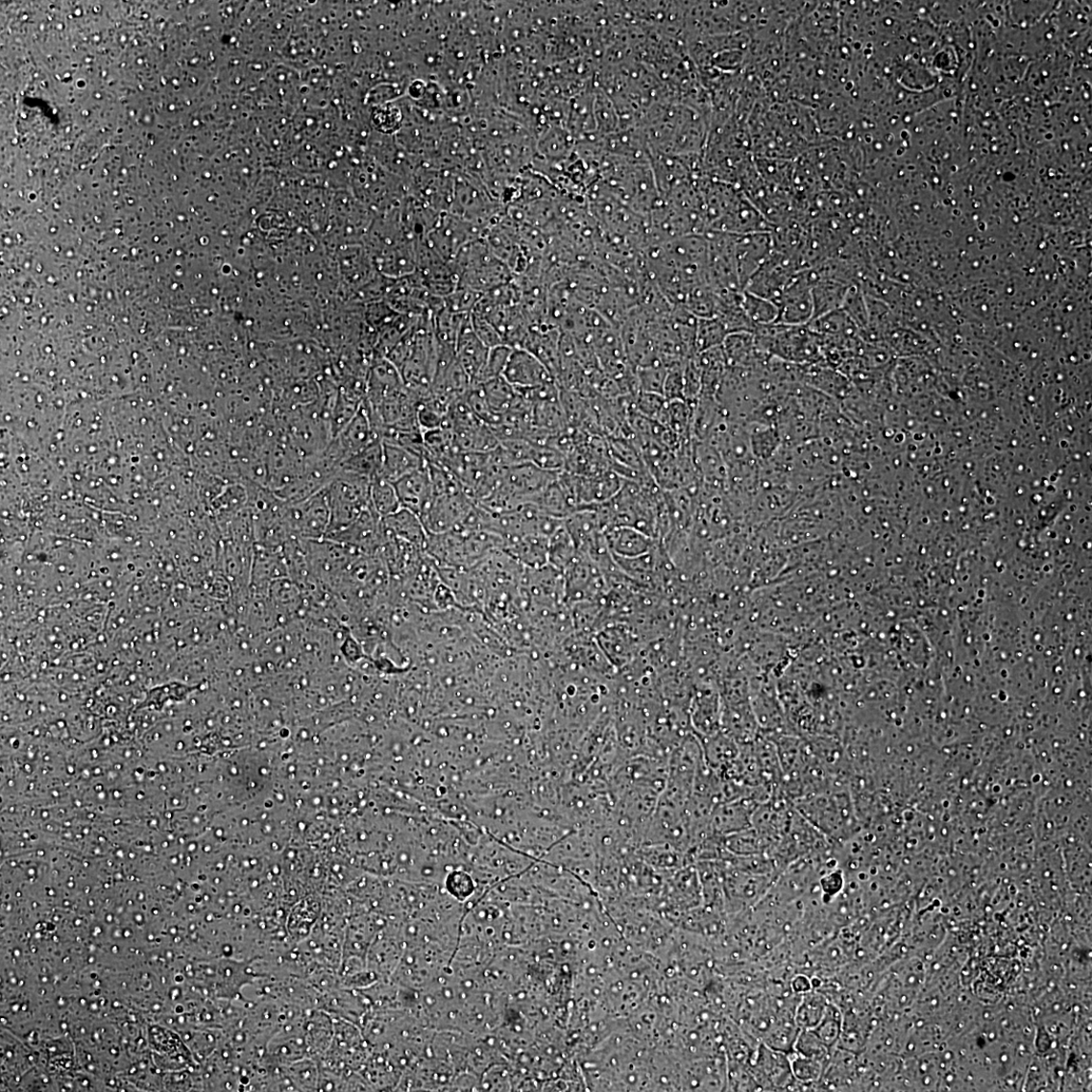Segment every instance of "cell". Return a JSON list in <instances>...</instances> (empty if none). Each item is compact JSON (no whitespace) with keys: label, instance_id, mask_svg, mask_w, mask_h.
I'll return each mask as SVG.
<instances>
[{"label":"cell","instance_id":"obj_3","mask_svg":"<svg viewBox=\"0 0 1092 1092\" xmlns=\"http://www.w3.org/2000/svg\"><path fill=\"white\" fill-rule=\"evenodd\" d=\"M846 790L819 791L807 799H799L798 813L823 836L845 838L852 820Z\"/></svg>","mask_w":1092,"mask_h":1092},{"label":"cell","instance_id":"obj_18","mask_svg":"<svg viewBox=\"0 0 1092 1092\" xmlns=\"http://www.w3.org/2000/svg\"><path fill=\"white\" fill-rule=\"evenodd\" d=\"M577 553L576 546L563 523L549 538L548 565L563 572Z\"/></svg>","mask_w":1092,"mask_h":1092},{"label":"cell","instance_id":"obj_21","mask_svg":"<svg viewBox=\"0 0 1092 1092\" xmlns=\"http://www.w3.org/2000/svg\"><path fill=\"white\" fill-rule=\"evenodd\" d=\"M728 334L730 333L716 318L698 319L695 337L696 354L721 347Z\"/></svg>","mask_w":1092,"mask_h":1092},{"label":"cell","instance_id":"obj_1","mask_svg":"<svg viewBox=\"0 0 1092 1092\" xmlns=\"http://www.w3.org/2000/svg\"><path fill=\"white\" fill-rule=\"evenodd\" d=\"M661 112L653 120L651 140L660 148V155L670 157L695 156L705 141V123L696 110L674 107Z\"/></svg>","mask_w":1092,"mask_h":1092},{"label":"cell","instance_id":"obj_25","mask_svg":"<svg viewBox=\"0 0 1092 1092\" xmlns=\"http://www.w3.org/2000/svg\"><path fill=\"white\" fill-rule=\"evenodd\" d=\"M666 403L667 400L662 395L641 392L636 401V407L640 414L659 423Z\"/></svg>","mask_w":1092,"mask_h":1092},{"label":"cell","instance_id":"obj_22","mask_svg":"<svg viewBox=\"0 0 1092 1092\" xmlns=\"http://www.w3.org/2000/svg\"><path fill=\"white\" fill-rule=\"evenodd\" d=\"M512 350L505 344L490 349L484 367L474 379L473 386L482 385L491 379L501 377Z\"/></svg>","mask_w":1092,"mask_h":1092},{"label":"cell","instance_id":"obj_19","mask_svg":"<svg viewBox=\"0 0 1092 1092\" xmlns=\"http://www.w3.org/2000/svg\"><path fill=\"white\" fill-rule=\"evenodd\" d=\"M480 386L491 410L502 417L517 396V391L503 377H497Z\"/></svg>","mask_w":1092,"mask_h":1092},{"label":"cell","instance_id":"obj_12","mask_svg":"<svg viewBox=\"0 0 1092 1092\" xmlns=\"http://www.w3.org/2000/svg\"><path fill=\"white\" fill-rule=\"evenodd\" d=\"M490 349L478 338L471 323V315L459 333L455 357L464 371L468 374L473 384L474 379L481 373L487 360Z\"/></svg>","mask_w":1092,"mask_h":1092},{"label":"cell","instance_id":"obj_13","mask_svg":"<svg viewBox=\"0 0 1092 1092\" xmlns=\"http://www.w3.org/2000/svg\"><path fill=\"white\" fill-rule=\"evenodd\" d=\"M386 533L410 543L421 550L425 551L428 533L414 512L401 507L396 513L381 519Z\"/></svg>","mask_w":1092,"mask_h":1092},{"label":"cell","instance_id":"obj_24","mask_svg":"<svg viewBox=\"0 0 1092 1092\" xmlns=\"http://www.w3.org/2000/svg\"><path fill=\"white\" fill-rule=\"evenodd\" d=\"M637 371L639 388L642 392L663 396L664 382L667 375V367L665 364L658 361L649 364V366L638 368Z\"/></svg>","mask_w":1092,"mask_h":1092},{"label":"cell","instance_id":"obj_16","mask_svg":"<svg viewBox=\"0 0 1092 1092\" xmlns=\"http://www.w3.org/2000/svg\"><path fill=\"white\" fill-rule=\"evenodd\" d=\"M370 505L380 519H385L400 509L395 485L380 476L373 478L370 486Z\"/></svg>","mask_w":1092,"mask_h":1092},{"label":"cell","instance_id":"obj_4","mask_svg":"<svg viewBox=\"0 0 1092 1092\" xmlns=\"http://www.w3.org/2000/svg\"><path fill=\"white\" fill-rule=\"evenodd\" d=\"M370 486L367 478L339 472L328 487L330 508L328 534L350 526L370 506Z\"/></svg>","mask_w":1092,"mask_h":1092},{"label":"cell","instance_id":"obj_10","mask_svg":"<svg viewBox=\"0 0 1092 1092\" xmlns=\"http://www.w3.org/2000/svg\"><path fill=\"white\" fill-rule=\"evenodd\" d=\"M428 465L427 458L407 449L382 443V463L377 476L396 483L404 477Z\"/></svg>","mask_w":1092,"mask_h":1092},{"label":"cell","instance_id":"obj_6","mask_svg":"<svg viewBox=\"0 0 1092 1092\" xmlns=\"http://www.w3.org/2000/svg\"><path fill=\"white\" fill-rule=\"evenodd\" d=\"M502 376L516 391L555 382L554 376L542 360L524 349L512 350Z\"/></svg>","mask_w":1092,"mask_h":1092},{"label":"cell","instance_id":"obj_23","mask_svg":"<svg viewBox=\"0 0 1092 1092\" xmlns=\"http://www.w3.org/2000/svg\"><path fill=\"white\" fill-rule=\"evenodd\" d=\"M287 1075H289L293 1083L298 1090H314L318 1088L320 1079V1068L317 1064L308 1059H301L292 1063V1066L287 1067Z\"/></svg>","mask_w":1092,"mask_h":1092},{"label":"cell","instance_id":"obj_11","mask_svg":"<svg viewBox=\"0 0 1092 1092\" xmlns=\"http://www.w3.org/2000/svg\"><path fill=\"white\" fill-rule=\"evenodd\" d=\"M378 439L380 438L372 425L366 405H360L350 425L334 438L347 459Z\"/></svg>","mask_w":1092,"mask_h":1092},{"label":"cell","instance_id":"obj_14","mask_svg":"<svg viewBox=\"0 0 1092 1092\" xmlns=\"http://www.w3.org/2000/svg\"><path fill=\"white\" fill-rule=\"evenodd\" d=\"M812 282L813 319L839 310L849 286L831 279L815 278L808 272ZM812 320V321H813Z\"/></svg>","mask_w":1092,"mask_h":1092},{"label":"cell","instance_id":"obj_2","mask_svg":"<svg viewBox=\"0 0 1092 1092\" xmlns=\"http://www.w3.org/2000/svg\"><path fill=\"white\" fill-rule=\"evenodd\" d=\"M449 264L456 276L457 287L480 295L508 284L511 279L510 268L492 254L484 238L468 244Z\"/></svg>","mask_w":1092,"mask_h":1092},{"label":"cell","instance_id":"obj_9","mask_svg":"<svg viewBox=\"0 0 1092 1092\" xmlns=\"http://www.w3.org/2000/svg\"><path fill=\"white\" fill-rule=\"evenodd\" d=\"M401 507L419 517L433 499L432 484L428 465L394 483Z\"/></svg>","mask_w":1092,"mask_h":1092},{"label":"cell","instance_id":"obj_17","mask_svg":"<svg viewBox=\"0 0 1092 1092\" xmlns=\"http://www.w3.org/2000/svg\"><path fill=\"white\" fill-rule=\"evenodd\" d=\"M741 303L746 317L754 326V330L759 326L777 322L779 309L773 301L743 291Z\"/></svg>","mask_w":1092,"mask_h":1092},{"label":"cell","instance_id":"obj_7","mask_svg":"<svg viewBox=\"0 0 1092 1092\" xmlns=\"http://www.w3.org/2000/svg\"><path fill=\"white\" fill-rule=\"evenodd\" d=\"M774 252L772 232H760L738 235L736 242V264L739 281L744 286L768 260Z\"/></svg>","mask_w":1092,"mask_h":1092},{"label":"cell","instance_id":"obj_15","mask_svg":"<svg viewBox=\"0 0 1092 1092\" xmlns=\"http://www.w3.org/2000/svg\"><path fill=\"white\" fill-rule=\"evenodd\" d=\"M382 463V442L380 439L368 448L351 456L341 465V472L352 473L370 480L379 473Z\"/></svg>","mask_w":1092,"mask_h":1092},{"label":"cell","instance_id":"obj_5","mask_svg":"<svg viewBox=\"0 0 1092 1092\" xmlns=\"http://www.w3.org/2000/svg\"><path fill=\"white\" fill-rule=\"evenodd\" d=\"M775 303L779 309L776 323L808 325L813 318L812 282L808 272H799L785 287Z\"/></svg>","mask_w":1092,"mask_h":1092},{"label":"cell","instance_id":"obj_8","mask_svg":"<svg viewBox=\"0 0 1092 1092\" xmlns=\"http://www.w3.org/2000/svg\"><path fill=\"white\" fill-rule=\"evenodd\" d=\"M607 546L615 557L637 558L656 547V539L631 526H611L604 529Z\"/></svg>","mask_w":1092,"mask_h":1092},{"label":"cell","instance_id":"obj_26","mask_svg":"<svg viewBox=\"0 0 1092 1092\" xmlns=\"http://www.w3.org/2000/svg\"><path fill=\"white\" fill-rule=\"evenodd\" d=\"M792 986L795 992H809V990L812 988L809 980L803 976L797 977V979L794 980Z\"/></svg>","mask_w":1092,"mask_h":1092},{"label":"cell","instance_id":"obj_20","mask_svg":"<svg viewBox=\"0 0 1092 1092\" xmlns=\"http://www.w3.org/2000/svg\"><path fill=\"white\" fill-rule=\"evenodd\" d=\"M828 1000L818 993H807L795 1011V1024L803 1030L815 1028L825 1017Z\"/></svg>","mask_w":1092,"mask_h":1092}]
</instances>
